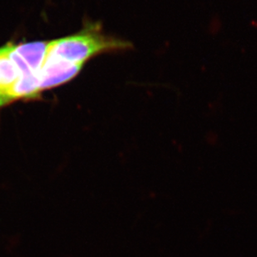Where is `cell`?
<instances>
[{"instance_id": "1", "label": "cell", "mask_w": 257, "mask_h": 257, "mask_svg": "<svg viewBox=\"0 0 257 257\" xmlns=\"http://www.w3.org/2000/svg\"><path fill=\"white\" fill-rule=\"evenodd\" d=\"M131 48L132 45L128 41L104 34L98 24L88 23L75 35L49 41L46 55L83 66L97 55L128 50Z\"/></svg>"}, {"instance_id": "2", "label": "cell", "mask_w": 257, "mask_h": 257, "mask_svg": "<svg viewBox=\"0 0 257 257\" xmlns=\"http://www.w3.org/2000/svg\"><path fill=\"white\" fill-rule=\"evenodd\" d=\"M12 45L0 48V108L11 103L10 90L20 79V73L10 56Z\"/></svg>"}, {"instance_id": "3", "label": "cell", "mask_w": 257, "mask_h": 257, "mask_svg": "<svg viewBox=\"0 0 257 257\" xmlns=\"http://www.w3.org/2000/svg\"><path fill=\"white\" fill-rule=\"evenodd\" d=\"M48 44L49 41L25 43L22 45H14L13 51L23 62L25 63L34 74L39 75L45 61Z\"/></svg>"}]
</instances>
